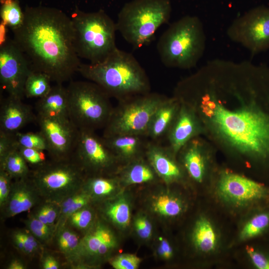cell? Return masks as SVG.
<instances>
[{
  "mask_svg": "<svg viewBox=\"0 0 269 269\" xmlns=\"http://www.w3.org/2000/svg\"><path fill=\"white\" fill-rule=\"evenodd\" d=\"M173 96L196 113L230 167L249 176L269 170V67L213 60L180 80Z\"/></svg>",
  "mask_w": 269,
  "mask_h": 269,
  "instance_id": "obj_1",
  "label": "cell"
},
{
  "mask_svg": "<svg viewBox=\"0 0 269 269\" xmlns=\"http://www.w3.org/2000/svg\"><path fill=\"white\" fill-rule=\"evenodd\" d=\"M24 13L22 24L11 30L12 39L31 70L46 74L56 83L69 80L81 64L74 46L70 16L44 6H26Z\"/></svg>",
  "mask_w": 269,
  "mask_h": 269,
  "instance_id": "obj_2",
  "label": "cell"
},
{
  "mask_svg": "<svg viewBox=\"0 0 269 269\" xmlns=\"http://www.w3.org/2000/svg\"><path fill=\"white\" fill-rule=\"evenodd\" d=\"M78 72L118 101L150 92L144 69L131 53L118 48L99 63H81Z\"/></svg>",
  "mask_w": 269,
  "mask_h": 269,
  "instance_id": "obj_3",
  "label": "cell"
},
{
  "mask_svg": "<svg viewBox=\"0 0 269 269\" xmlns=\"http://www.w3.org/2000/svg\"><path fill=\"white\" fill-rule=\"evenodd\" d=\"M206 47L203 23L196 16L186 15L172 23L157 43L161 63L166 67L189 69L195 67Z\"/></svg>",
  "mask_w": 269,
  "mask_h": 269,
  "instance_id": "obj_4",
  "label": "cell"
},
{
  "mask_svg": "<svg viewBox=\"0 0 269 269\" xmlns=\"http://www.w3.org/2000/svg\"><path fill=\"white\" fill-rule=\"evenodd\" d=\"M70 17L74 46L80 58L98 63L117 48L116 23L103 10L87 12L76 7Z\"/></svg>",
  "mask_w": 269,
  "mask_h": 269,
  "instance_id": "obj_5",
  "label": "cell"
},
{
  "mask_svg": "<svg viewBox=\"0 0 269 269\" xmlns=\"http://www.w3.org/2000/svg\"><path fill=\"white\" fill-rule=\"evenodd\" d=\"M169 0H133L125 4L116 22L117 29L134 48L149 43L158 28L169 20Z\"/></svg>",
  "mask_w": 269,
  "mask_h": 269,
  "instance_id": "obj_6",
  "label": "cell"
},
{
  "mask_svg": "<svg viewBox=\"0 0 269 269\" xmlns=\"http://www.w3.org/2000/svg\"><path fill=\"white\" fill-rule=\"evenodd\" d=\"M209 190L226 211L242 217L269 197L264 183L229 166H220Z\"/></svg>",
  "mask_w": 269,
  "mask_h": 269,
  "instance_id": "obj_7",
  "label": "cell"
},
{
  "mask_svg": "<svg viewBox=\"0 0 269 269\" xmlns=\"http://www.w3.org/2000/svg\"><path fill=\"white\" fill-rule=\"evenodd\" d=\"M68 114L79 130L95 131L104 129L112 114L109 95L90 81H71L67 87Z\"/></svg>",
  "mask_w": 269,
  "mask_h": 269,
  "instance_id": "obj_8",
  "label": "cell"
},
{
  "mask_svg": "<svg viewBox=\"0 0 269 269\" xmlns=\"http://www.w3.org/2000/svg\"><path fill=\"white\" fill-rule=\"evenodd\" d=\"M30 179L46 201L60 203L82 189L86 175L71 157L54 160L35 169Z\"/></svg>",
  "mask_w": 269,
  "mask_h": 269,
  "instance_id": "obj_9",
  "label": "cell"
},
{
  "mask_svg": "<svg viewBox=\"0 0 269 269\" xmlns=\"http://www.w3.org/2000/svg\"><path fill=\"white\" fill-rule=\"evenodd\" d=\"M167 98L164 95L149 92L118 101L103 129L102 136L146 135L153 114Z\"/></svg>",
  "mask_w": 269,
  "mask_h": 269,
  "instance_id": "obj_10",
  "label": "cell"
},
{
  "mask_svg": "<svg viewBox=\"0 0 269 269\" xmlns=\"http://www.w3.org/2000/svg\"><path fill=\"white\" fill-rule=\"evenodd\" d=\"M216 147L203 136L194 137L178 151L177 158L187 182L209 190L220 166Z\"/></svg>",
  "mask_w": 269,
  "mask_h": 269,
  "instance_id": "obj_11",
  "label": "cell"
},
{
  "mask_svg": "<svg viewBox=\"0 0 269 269\" xmlns=\"http://www.w3.org/2000/svg\"><path fill=\"white\" fill-rule=\"evenodd\" d=\"M72 157L86 176L116 175L122 166L103 136L93 131L79 130Z\"/></svg>",
  "mask_w": 269,
  "mask_h": 269,
  "instance_id": "obj_12",
  "label": "cell"
},
{
  "mask_svg": "<svg viewBox=\"0 0 269 269\" xmlns=\"http://www.w3.org/2000/svg\"><path fill=\"white\" fill-rule=\"evenodd\" d=\"M227 35L253 55L269 49V7L258 6L236 18Z\"/></svg>",
  "mask_w": 269,
  "mask_h": 269,
  "instance_id": "obj_13",
  "label": "cell"
},
{
  "mask_svg": "<svg viewBox=\"0 0 269 269\" xmlns=\"http://www.w3.org/2000/svg\"><path fill=\"white\" fill-rule=\"evenodd\" d=\"M25 55L13 39L0 44V81L8 96L22 99L24 85L31 71Z\"/></svg>",
  "mask_w": 269,
  "mask_h": 269,
  "instance_id": "obj_14",
  "label": "cell"
},
{
  "mask_svg": "<svg viewBox=\"0 0 269 269\" xmlns=\"http://www.w3.org/2000/svg\"><path fill=\"white\" fill-rule=\"evenodd\" d=\"M36 123L46 139L48 153L52 159L63 160L71 158L76 145L79 130L69 118L37 116Z\"/></svg>",
  "mask_w": 269,
  "mask_h": 269,
  "instance_id": "obj_15",
  "label": "cell"
},
{
  "mask_svg": "<svg viewBox=\"0 0 269 269\" xmlns=\"http://www.w3.org/2000/svg\"><path fill=\"white\" fill-rule=\"evenodd\" d=\"M190 242L195 252L206 260L217 257L224 251L225 245L221 226L207 212L196 218L191 231Z\"/></svg>",
  "mask_w": 269,
  "mask_h": 269,
  "instance_id": "obj_16",
  "label": "cell"
},
{
  "mask_svg": "<svg viewBox=\"0 0 269 269\" xmlns=\"http://www.w3.org/2000/svg\"><path fill=\"white\" fill-rule=\"evenodd\" d=\"M117 245V239L113 231L106 225L97 223L80 240L73 261L82 263L98 261L108 255Z\"/></svg>",
  "mask_w": 269,
  "mask_h": 269,
  "instance_id": "obj_17",
  "label": "cell"
},
{
  "mask_svg": "<svg viewBox=\"0 0 269 269\" xmlns=\"http://www.w3.org/2000/svg\"><path fill=\"white\" fill-rule=\"evenodd\" d=\"M145 157L159 179L167 184L187 183L177 155L167 145L149 140Z\"/></svg>",
  "mask_w": 269,
  "mask_h": 269,
  "instance_id": "obj_18",
  "label": "cell"
},
{
  "mask_svg": "<svg viewBox=\"0 0 269 269\" xmlns=\"http://www.w3.org/2000/svg\"><path fill=\"white\" fill-rule=\"evenodd\" d=\"M203 133L202 123L196 113L187 105L180 103L165 137L167 145L177 155L187 142L194 137L203 136Z\"/></svg>",
  "mask_w": 269,
  "mask_h": 269,
  "instance_id": "obj_19",
  "label": "cell"
},
{
  "mask_svg": "<svg viewBox=\"0 0 269 269\" xmlns=\"http://www.w3.org/2000/svg\"><path fill=\"white\" fill-rule=\"evenodd\" d=\"M31 107L22 99L10 96L2 100L0 110V131L15 134L26 125L36 122Z\"/></svg>",
  "mask_w": 269,
  "mask_h": 269,
  "instance_id": "obj_20",
  "label": "cell"
},
{
  "mask_svg": "<svg viewBox=\"0 0 269 269\" xmlns=\"http://www.w3.org/2000/svg\"><path fill=\"white\" fill-rule=\"evenodd\" d=\"M38 195L29 177L15 180L2 207L4 216L9 218L30 210L37 203Z\"/></svg>",
  "mask_w": 269,
  "mask_h": 269,
  "instance_id": "obj_21",
  "label": "cell"
},
{
  "mask_svg": "<svg viewBox=\"0 0 269 269\" xmlns=\"http://www.w3.org/2000/svg\"><path fill=\"white\" fill-rule=\"evenodd\" d=\"M103 137L120 163L124 165L145 156L149 140L146 135L138 134H120Z\"/></svg>",
  "mask_w": 269,
  "mask_h": 269,
  "instance_id": "obj_22",
  "label": "cell"
},
{
  "mask_svg": "<svg viewBox=\"0 0 269 269\" xmlns=\"http://www.w3.org/2000/svg\"><path fill=\"white\" fill-rule=\"evenodd\" d=\"M180 105V102L173 96L167 97L160 105L152 117L146 134L150 141L160 143L165 138Z\"/></svg>",
  "mask_w": 269,
  "mask_h": 269,
  "instance_id": "obj_23",
  "label": "cell"
},
{
  "mask_svg": "<svg viewBox=\"0 0 269 269\" xmlns=\"http://www.w3.org/2000/svg\"><path fill=\"white\" fill-rule=\"evenodd\" d=\"M37 116L46 118H69L67 87L56 83L36 104Z\"/></svg>",
  "mask_w": 269,
  "mask_h": 269,
  "instance_id": "obj_24",
  "label": "cell"
},
{
  "mask_svg": "<svg viewBox=\"0 0 269 269\" xmlns=\"http://www.w3.org/2000/svg\"><path fill=\"white\" fill-rule=\"evenodd\" d=\"M116 175L126 185L147 183L159 178L145 156L123 165Z\"/></svg>",
  "mask_w": 269,
  "mask_h": 269,
  "instance_id": "obj_25",
  "label": "cell"
},
{
  "mask_svg": "<svg viewBox=\"0 0 269 269\" xmlns=\"http://www.w3.org/2000/svg\"><path fill=\"white\" fill-rule=\"evenodd\" d=\"M187 204L178 195L164 192L152 199L151 209L153 211L163 217L174 219L182 215L186 211Z\"/></svg>",
  "mask_w": 269,
  "mask_h": 269,
  "instance_id": "obj_26",
  "label": "cell"
},
{
  "mask_svg": "<svg viewBox=\"0 0 269 269\" xmlns=\"http://www.w3.org/2000/svg\"><path fill=\"white\" fill-rule=\"evenodd\" d=\"M121 182L117 175L86 176L82 189L91 198H106L118 190Z\"/></svg>",
  "mask_w": 269,
  "mask_h": 269,
  "instance_id": "obj_27",
  "label": "cell"
},
{
  "mask_svg": "<svg viewBox=\"0 0 269 269\" xmlns=\"http://www.w3.org/2000/svg\"><path fill=\"white\" fill-rule=\"evenodd\" d=\"M236 236L239 243H245L259 236L269 227V212H261L243 216Z\"/></svg>",
  "mask_w": 269,
  "mask_h": 269,
  "instance_id": "obj_28",
  "label": "cell"
},
{
  "mask_svg": "<svg viewBox=\"0 0 269 269\" xmlns=\"http://www.w3.org/2000/svg\"><path fill=\"white\" fill-rule=\"evenodd\" d=\"M91 198L83 189L66 198L60 203V212L55 224L56 233L64 226L69 217L78 210L88 206Z\"/></svg>",
  "mask_w": 269,
  "mask_h": 269,
  "instance_id": "obj_29",
  "label": "cell"
},
{
  "mask_svg": "<svg viewBox=\"0 0 269 269\" xmlns=\"http://www.w3.org/2000/svg\"><path fill=\"white\" fill-rule=\"evenodd\" d=\"M0 168L15 180L28 178L31 173L28 163L21 154L18 147L12 149L0 161Z\"/></svg>",
  "mask_w": 269,
  "mask_h": 269,
  "instance_id": "obj_30",
  "label": "cell"
},
{
  "mask_svg": "<svg viewBox=\"0 0 269 269\" xmlns=\"http://www.w3.org/2000/svg\"><path fill=\"white\" fill-rule=\"evenodd\" d=\"M106 217L121 228H126L131 221V208L128 201L120 197L107 203L104 209Z\"/></svg>",
  "mask_w": 269,
  "mask_h": 269,
  "instance_id": "obj_31",
  "label": "cell"
},
{
  "mask_svg": "<svg viewBox=\"0 0 269 269\" xmlns=\"http://www.w3.org/2000/svg\"><path fill=\"white\" fill-rule=\"evenodd\" d=\"M51 80L46 74L31 70L25 83L24 96L27 98H40L50 91Z\"/></svg>",
  "mask_w": 269,
  "mask_h": 269,
  "instance_id": "obj_32",
  "label": "cell"
},
{
  "mask_svg": "<svg viewBox=\"0 0 269 269\" xmlns=\"http://www.w3.org/2000/svg\"><path fill=\"white\" fill-rule=\"evenodd\" d=\"M1 21L11 30L19 27L23 23L24 13L18 0H0Z\"/></svg>",
  "mask_w": 269,
  "mask_h": 269,
  "instance_id": "obj_33",
  "label": "cell"
},
{
  "mask_svg": "<svg viewBox=\"0 0 269 269\" xmlns=\"http://www.w3.org/2000/svg\"><path fill=\"white\" fill-rule=\"evenodd\" d=\"M56 234L59 249L70 260H73L77 252L80 239L76 233L64 226L59 229Z\"/></svg>",
  "mask_w": 269,
  "mask_h": 269,
  "instance_id": "obj_34",
  "label": "cell"
},
{
  "mask_svg": "<svg viewBox=\"0 0 269 269\" xmlns=\"http://www.w3.org/2000/svg\"><path fill=\"white\" fill-rule=\"evenodd\" d=\"M24 223L27 230L41 243H48L56 233L55 226L42 222L33 215H31L26 219Z\"/></svg>",
  "mask_w": 269,
  "mask_h": 269,
  "instance_id": "obj_35",
  "label": "cell"
},
{
  "mask_svg": "<svg viewBox=\"0 0 269 269\" xmlns=\"http://www.w3.org/2000/svg\"><path fill=\"white\" fill-rule=\"evenodd\" d=\"M16 142L18 146L43 150L48 152V146L43 135L39 131L15 134Z\"/></svg>",
  "mask_w": 269,
  "mask_h": 269,
  "instance_id": "obj_36",
  "label": "cell"
},
{
  "mask_svg": "<svg viewBox=\"0 0 269 269\" xmlns=\"http://www.w3.org/2000/svg\"><path fill=\"white\" fill-rule=\"evenodd\" d=\"M94 220L93 211L87 206L73 213L68 219L70 224L79 230L89 229Z\"/></svg>",
  "mask_w": 269,
  "mask_h": 269,
  "instance_id": "obj_37",
  "label": "cell"
},
{
  "mask_svg": "<svg viewBox=\"0 0 269 269\" xmlns=\"http://www.w3.org/2000/svg\"><path fill=\"white\" fill-rule=\"evenodd\" d=\"M244 255L254 267L258 269H269V257L251 245H246Z\"/></svg>",
  "mask_w": 269,
  "mask_h": 269,
  "instance_id": "obj_38",
  "label": "cell"
},
{
  "mask_svg": "<svg viewBox=\"0 0 269 269\" xmlns=\"http://www.w3.org/2000/svg\"><path fill=\"white\" fill-rule=\"evenodd\" d=\"M19 150L28 164L38 168L46 163V151L18 146ZM47 152V151H46Z\"/></svg>",
  "mask_w": 269,
  "mask_h": 269,
  "instance_id": "obj_39",
  "label": "cell"
},
{
  "mask_svg": "<svg viewBox=\"0 0 269 269\" xmlns=\"http://www.w3.org/2000/svg\"><path fill=\"white\" fill-rule=\"evenodd\" d=\"M141 261V259L134 254H123L112 259L111 264L115 269H136Z\"/></svg>",
  "mask_w": 269,
  "mask_h": 269,
  "instance_id": "obj_40",
  "label": "cell"
},
{
  "mask_svg": "<svg viewBox=\"0 0 269 269\" xmlns=\"http://www.w3.org/2000/svg\"><path fill=\"white\" fill-rule=\"evenodd\" d=\"M134 227L136 233L140 239L146 240L151 237L152 226L146 216L138 215L134 219Z\"/></svg>",
  "mask_w": 269,
  "mask_h": 269,
  "instance_id": "obj_41",
  "label": "cell"
},
{
  "mask_svg": "<svg viewBox=\"0 0 269 269\" xmlns=\"http://www.w3.org/2000/svg\"><path fill=\"white\" fill-rule=\"evenodd\" d=\"M37 209L44 214L49 225L55 226L60 212L59 203L46 201Z\"/></svg>",
  "mask_w": 269,
  "mask_h": 269,
  "instance_id": "obj_42",
  "label": "cell"
},
{
  "mask_svg": "<svg viewBox=\"0 0 269 269\" xmlns=\"http://www.w3.org/2000/svg\"><path fill=\"white\" fill-rule=\"evenodd\" d=\"M18 147L15 134L0 131V161L12 149Z\"/></svg>",
  "mask_w": 269,
  "mask_h": 269,
  "instance_id": "obj_43",
  "label": "cell"
},
{
  "mask_svg": "<svg viewBox=\"0 0 269 269\" xmlns=\"http://www.w3.org/2000/svg\"><path fill=\"white\" fill-rule=\"evenodd\" d=\"M12 179L5 171L0 168V205L2 208L9 195L12 183Z\"/></svg>",
  "mask_w": 269,
  "mask_h": 269,
  "instance_id": "obj_44",
  "label": "cell"
},
{
  "mask_svg": "<svg viewBox=\"0 0 269 269\" xmlns=\"http://www.w3.org/2000/svg\"><path fill=\"white\" fill-rule=\"evenodd\" d=\"M24 243L25 254H34L39 249V241L28 231H18Z\"/></svg>",
  "mask_w": 269,
  "mask_h": 269,
  "instance_id": "obj_45",
  "label": "cell"
},
{
  "mask_svg": "<svg viewBox=\"0 0 269 269\" xmlns=\"http://www.w3.org/2000/svg\"><path fill=\"white\" fill-rule=\"evenodd\" d=\"M174 249L170 242L166 239L161 238L157 248L158 256L162 259L169 260L174 256Z\"/></svg>",
  "mask_w": 269,
  "mask_h": 269,
  "instance_id": "obj_46",
  "label": "cell"
},
{
  "mask_svg": "<svg viewBox=\"0 0 269 269\" xmlns=\"http://www.w3.org/2000/svg\"><path fill=\"white\" fill-rule=\"evenodd\" d=\"M42 267L44 269H58L60 267L58 261L52 256H45L42 263Z\"/></svg>",
  "mask_w": 269,
  "mask_h": 269,
  "instance_id": "obj_47",
  "label": "cell"
},
{
  "mask_svg": "<svg viewBox=\"0 0 269 269\" xmlns=\"http://www.w3.org/2000/svg\"><path fill=\"white\" fill-rule=\"evenodd\" d=\"M25 267L23 263L18 260H13L8 264L7 269H24Z\"/></svg>",
  "mask_w": 269,
  "mask_h": 269,
  "instance_id": "obj_48",
  "label": "cell"
},
{
  "mask_svg": "<svg viewBox=\"0 0 269 269\" xmlns=\"http://www.w3.org/2000/svg\"><path fill=\"white\" fill-rule=\"evenodd\" d=\"M8 27L0 21V44L5 41L8 37L7 36V28Z\"/></svg>",
  "mask_w": 269,
  "mask_h": 269,
  "instance_id": "obj_49",
  "label": "cell"
}]
</instances>
